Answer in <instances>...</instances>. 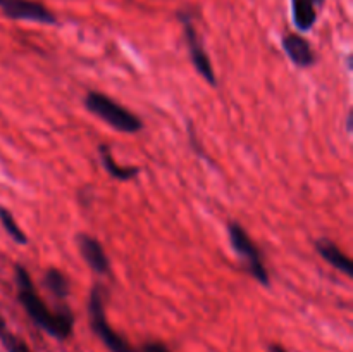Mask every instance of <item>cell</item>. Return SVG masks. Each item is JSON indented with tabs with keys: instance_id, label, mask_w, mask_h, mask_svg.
<instances>
[{
	"instance_id": "6da1fadb",
	"label": "cell",
	"mask_w": 353,
	"mask_h": 352,
	"mask_svg": "<svg viewBox=\"0 0 353 352\" xmlns=\"http://www.w3.org/2000/svg\"><path fill=\"white\" fill-rule=\"evenodd\" d=\"M16 286L21 306L24 307L28 316L38 328H41L45 333L52 335L57 340H65L68 337H71L72 326H74V316L71 311L68 307L61 311L48 309L47 304L38 295L33 280L23 264H16Z\"/></svg>"
},
{
	"instance_id": "7a4b0ae2",
	"label": "cell",
	"mask_w": 353,
	"mask_h": 352,
	"mask_svg": "<svg viewBox=\"0 0 353 352\" xmlns=\"http://www.w3.org/2000/svg\"><path fill=\"white\" fill-rule=\"evenodd\" d=\"M85 107L117 131L134 135L143 130V121L137 114L128 110L126 107L107 97L105 93L88 92L85 97Z\"/></svg>"
},
{
	"instance_id": "3957f363",
	"label": "cell",
	"mask_w": 353,
	"mask_h": 352,
	"mask_svg": "<svg viewBox=\"0 0 353 352\" xmlns=\"http://www.w3.org/2000/svg\"><path fill=\"white\" fill-rule=\"evenodd\" d=\"M88 316L92 330L110 352H137L119 333L110 328L105 316V289L102 285H95L90 292Z\"/></svg>"
},
{
	"instance_id": "277c9868",
	"label": "cell",
	"mask_w": 353,
	"mask_h": 352,
	"mask_svg": "<svg viewBox=\"0 0 353 352\" xmlns=\"http://www.w3.org/2000/svg\"><path fill=\"white\" fill-rule=\"evenodd\" d=\"M228 233H230V242L233 251L236 252L238 257L243 262L245 269L257 280L259 283L268 286L271 283V276H269L268 268H265L264 261H262V254L259 251L257 245L254 244L245 228L236 221H231L228 224Z\"/></svg>"
},
{
	"instance_id": "5b68a950",
	"label": "cell",
	"mask_w": 353,
	"mask_h": 352,
	"mask_svg": "<svg viewBox=\"0 0 353 352\" xmlns=\"http://www.w3.org/2000/svg\"><path fill=\"white\" fill-rule=\"evenodd\" d=\"M179 19L183 21V30H185V38H186V43H188L190 59H192L196 72H199V75L202 76L210 86H216L217 85L216 71H214L212 62H210L209 55H207L205 47H203L202 43V38L199 37L193 23L185 16V14H179Z\"/></svg>"
},
{
	"instance_id": "8992f818",
	"label": "cell",
	"mask_w": 353,
	"mask_h": 352,
	"mask_svg": "<svg viewBox=\"0 0 353 352\" xmlns=\"http://www.w3.org/2000/svg\"><path fill=\"white\" fill-rule=\"evenodd\" d=\"M0 9L7 17L16 21H33L40 24H57V17L34 0H0Z\"/></svg>"
},
{
	"instance_id": "52a82bcc",
	"label": "cell",
	"mask_w": 353,
	"mask_h": 352,
	"mask_svg": "<svg viewBox=\"0 0 353 352\" xmlns=\"http://www.w3.org/2000/svg\"><path fill=\"white\" fill-rule=\"evenodd\" d=\"M76 244H78L79 252H81L83 259L92 268L97 275H107L110 271V262L107 257L105 251H103L102 244L97 240L95 237L86 233H79L76 237Z\"/></svg>"
},
{
	"instance_id": "ba28073f",
	"label": "cell",
	"mask_w": 353,
	"mask_h": 352,
	"mask_svg": "<svg viewBox=\"0 0 353 352\" xmlns=\"http://www.w3.org/2000/svg\"><path fill=\"white\" fill-rule=\"evenodd\" d=\"M283 48L296 68H310L316 62V54H314L312 47L300 35H286L283 38Z\"/></svg>"
},
{
	"instance_id": "9c48e42d",
	"label": "cell",
	"mask_w": 353,
	"mask_h": 352,
	"mask_svg": "<svg viewBox=\"0 0 353 352\" xmlns=\"http://www.w3.org/2000/svg\"><path fill=\"white\" fill-rule=\"evenodd\" d=\"M316 251L334 269H338V271H341L347 276H353L352 259L333 240H330V238H319L316 242Z\"/></svg>"
},
{
	"instance_id": "30bf717a",
	"label": "cell",
	"mask_w": 353,
	"mask_h": 352,
	"mask_svg": "<svg viewBox=\"0 0 353 352\" xmlns=\"http://www.w3.org/2000/svg\"><path fill=\"white\" fill-rule=\"evenodd\" d=\"M324 0H292L293 23L299 31H309L317 21V7H321Z\"/></svg>"
},
{
	"instance_id": "8fae6325",
	"label": "cell",
	"mask_w": 353,
	"mask_h": 352,
	"mask_svg": "<svg viewBox=\"0 0 353 352\" xmlns=\"http://www.w3.org/2000/svg\"><path fill=\"white\" fill-rule=\"evenodd\" d=\"M100 159H102V164L105 168V171L109 173L110 178L119 179V182H130V179L137 178V175L140 173V168L137 166H119L114 161L112 154H110V148L107 145H100L99 147Z\"/></svg>"
},
{
	"instance_id": "7c38bea8",
	"label": "cell",
	"mask_w": 353,
	"mask_h": 352,
	"mask_svg": "<svg viewBox=\"0 0 353 352\" xmlns=\"http://www.w3.org/2000/svg\"><path fill=\"white\" fill-rule=\"evenodd\" d=\"M43 286L57 299H65L69 295V280L59 269L50 268L43 275Z\"/></svg>"
},
{
	"instance_id": "4fadbf2b",
	"label": "cell",
	"mask_w": 353,
	"mask_h": 352,
	"mask_svg": "<svg viewBox=\"0 0 353 352\" xmlns=\"http://www.w3.org/2000/svg\"><path fill=\"white\" fill-rule=\"evenodd\" d=\"M0 342H2V345L6 347L7 352H31V349L28 347L26 342L9 330L2 314H0Z\"/></svg>"
},
{
	"instance_id": "5bb4252c",
	"label": "cell",
	"mask_w": 353,
	"mask_h": 352,
	"mask_svg": "<svg viewBox=\"0 0 353 352\" xmlns=\"http://www.w3.org/2000/svg\"><path fill=\"white\" fill-rule=\"evenodd\" d=\"M0 223H2L3 230L7 231V235H9V237L12 238L16 244H19V245L28 244V237L24 235V231L21 230L19 224L16 223L12 213H10L7 207H2V206H0Z\"/></svg>"
},
{
	"instance_id": "9a60e30c",
	"label": "cell",
	"mask_w": 353,
	"mask_h": 352,
	"mask_svg": "<svg viewBox=\"0 0 353 352\" xmlns=\"http://www.w3.org/2000/svg\"><path fill=\"white\" fill-rule=\"evenodd\" d=\"M138 352H169V349L162 342H148Z\"/></svg>"
},
{
	"instance_id": "2e32d148",
	"label": "cell",
	"mask_w": 353,
	"mask_h": 352,
	"mask_svg": "<svg viewBox=\"0 0 353 352\" xmlns=\"http://www.w3.org/2000/svg\"><path fill=\"white\" fill-rule=\"evenodd\" d=\"M269 351H271V352H286L285 349L279 347V345H271V347H269Z\"/></svg>"
},
{
	"instance_id": "e0dca14e",
	"label": "cell",
	"mask_w": 353,
	"mask_h": 352,
	"mask_svg": "<svg viewBox=\"0 0 353 352\" xmlns=\"http://www.w3.org/2000/svg\"><path fill=\"white\" fill-rule=\"evenodd\" d=\"M347 130L352 131V110L348 113V119H347Z\"/></svg>"
}]
</instances>
